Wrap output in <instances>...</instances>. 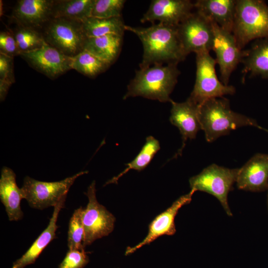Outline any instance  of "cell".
Returning <instances> with one entry per match:
<instances>
[{"instance_id":"6da1fadb","label":"cell","mask_w":268,"mask_h":268,"mask_svg":"<svg viewBox=\"0 0 268 268\" xmlns=\"http://www.w3.org/2000/svg\"><path fill=\"white\" fill-rule=\"evenodd\" d=\"M125 30L134 33L142 44L143 54L140 68L155 64H178L187 57L177 26L158 23L145 28L126 25Z\"/></svg>"},{"instance_id":"7a4b0ae2","label":"cell","mask_w":268,"mask_h":268,"mask_svg":"<svg viewBox=\"0 0 268 268\" xmlns=\"http://www.w3.org/2000/svg\"><path fill=\"white\" fill-rule=\"evenodd\" d=\"M177 65L155 64L136 70L123 99L141 96L161 102H170V95L180 74Z\"/></svg>"},{"instance_id":"3957f363","label":"cell","mask_w":268,"mask_h":268,"mask_svg":"<svg viewBox=\"0 0 268 268\" xmlns=\"http://www.w3.org/2000/svg\"><path fill=\"white\" fill-rule=\"evenodd\" d=\"M200 120L209 142L241 127L261 128L254 119L233 111L229 100L223 97L207 100L200 105Z\"/></svg>"},{"instance_id":"277c9868","label":"cell","mask_w":268,"mask_h":268,"mask_svg":"<svg viewBox=\"0 0 268 268\" xmlns=\"http://www.w3.org/2000/svg\"><path fill=\"white\" fill-rule=\"evenodd\" d=\"M232 33L241 50L252 40L268 37V5L261 0H236Z\"/></svg>"},{"instance_id":"5b68a950","label":"cell","mask_w":268,"mask_h":268,"mask_svg":"<svg viewBox=\"0 0 268 268\" xmlns=\"http://www.w3.org/2000/svg\"><path fill=\"white\" fill-rule=\"evenodd\" d=\"M196 55V81L189 98L201 105L210 99L234 94L235 88L233 86L225 85L218 79L215 69L216 62L209 52H200Z\"/></svg>"},{"instance_id":"8992f818","label":"cell","mask_w":268,"mask_h":268,"mask_svg":"<svg viewBox=\"0 0 268 268\" xmlns=\"http://www.w3.org/2000/svg\"><path fill=\"white\" fill-rule=\"evenodd\" d=\"M88 172L82 171L61 181L51 182L40 181L26 176L21 188L23 199L34 208L42 210L49 206L54 207L67 197L75 180Z\"/></svg>"},{"instance_id":"52a82bcc","label":"cell","mask_w":268,"mask_h":268,"mask_svg":"<svg viewBox=\"0 0 268 268\" xmlns=\"http://www.w3.org/2000/svg\"><path fill=\"white\" fill-rule=\"evenodd\" d=\"M238 169H229L211 164L189 180L191 190L206 192L216 198L229 216L232 213L229 207L227 196L236 182Z\"/></svg>"},{"instance_id":"ba28073f","label":"cell","mask_w":268,"mask_h":268,"mask_svg":"<svg viewBox=\"0 0 268 268\" xmlns=\"http://www.w3.org/2000/svg\"><path fill=\"white\" fill-rule=\"evenodd\" d=\"M43 35L48 44L70 57L83 50L86 38L82 22L64 17L52 18Z\"/></svg>"},{"instance_id":"9c48e42d","label":"cell","mask_w":268,"mask_h":268,"mask_svg":"<svg viewBox=\"0 0 268 268\" xmlns=\"http://www.w3.org/2000/svg\"><path fill=\"white\" fill-rule=\"evenodd\" d=\"M85 195L88 202L82 215L84 230V248L111 233L116 220L115 216L97 201L95 181L89 185Z\"/></svg>"},{"instance_id":"30bf717a","label":"cell","mask_w":268,"mask_h":268,"mask_svg":"<svg viewBox=\"0 0 268 268\" xmlns=\"http://www.w3.org/2000/svg\"><path fill=\"white\" fill-rule=\"evenodd\" d=\"M180 41L185 55L212 50V23L197 11L192 12L177 26Z\"/></svg>"},{"instance_id":"8fae6325","label":"cell","mask_w":268,"mask_h":268,"mask_svg":"<svg viewBox=\"0 0 268 268\" xmlns=\"http://www.w3.org/2000/svg\"><path fill=\"white\" fill-rule=\"evenodd\" d=\"M213 40L212 50L216 55L215 61L219 67L220 80L228 85L231 73L245 56L233 33L212 23Z\"/></svg>"},{"instance_id":"7c38bea8","label":"cell","mask_w":268,"mask_h":268,"mask_svg":"<svg viewBox=\"0 0 268 268\" xmlns=\"http://www.w3.org/2000/svg\"><path fill=\"white\" fill-rule=\"evenodd\" d=\"M20 55L33 68L49 78L58 77L72 69V57L65 55L46 41L40 48Z\"/></svg>"},{"instance_id":"4fadbf2b","label":"cell","mask_w":268,"mask_h":268,"mask_svg":"<svg viewBox=\"0 0 268 268\" xmlns=\"http://www.w3.org/2000/svg\"><path fill=\"white\" fill-rule=\"evenodd\" d=\"M194 2L190 0H152L140 21L154 24L155 21L177 26L192 12Z\"/></svg>"},{"instance_id":"5bb4252c","label":"cell","mask_w":268,"mask_h":268,"mask_svg":"<svg viewBox=\"0 0 268 268\" xmlns=\"http://www.w3.org/2000/svg\"><path fill=\"white\" fill-rule=\"evenodd\" d=\"M195 192L193 190L175 201L165 211L158 215L149 225L148 232L145 238L134 247H128L125 255L134 252L144 245L149 244L163 235H173L176 232L175 218L179 210L184 205L189 203Z\"/></svg>"},{"instance_id":"9a60e30c","label":"cell","mask_w":268,"mask_h":268,"mask_svg":"<svg viewBox=\"0 0 268 268\" xmlns=\"http://www.w3.org/2000/svg\"><path fill=\"white\" fill-rule=\"evenodd\" d=\"M170 123L177 127L182 135L183 144L178 154H181L188 139H192L196 137L198 132L201 130L200 120V105L189 98L185 102H176L172 100Z\"/></svg>"},{"instance_id":"2e32d148","label":"cell","mask_w":268,"mask_h":268,"mask_svg":"<svg viewBox=\"0 0 268 268\" xmlns=\"http://www.w3.org/2000/svg\"><path fill=\"white\" fill-rule=\"evenodd\" d=\"M236 183L238 189L245 191L268 190V154L257 153L239 168Z\"/></svg>"},{"instance_id":"e0dca14e","label":"cell","mask_w":268,"mask_h":268,"mask_svg":"<svg viewBox=\"0 0 268 268\" xmlns=\"http://www.w3.org/2000/svg\"><path fill=\"white\" fill-rule=\"evenodd\" d=\"M54 0H20L13 10V18L21 26L34 28L52 18Z\"/></svg>"},{"instance_id":"ac0fdd59","label":"cell","mask_w":268,"mask_h":268,"mask_svg":"<svg viewBox=\"0 0 268 268\" xmlns=\"http://www.w3.org/2000/svg\"><path fill=\"white\" fill-rule=\"evenodd\" d=\"M236 0H198L194 8L209 21L232 32Z\"/></svg>"},{"instance_id":"d6986e66","label":"cell","mask_w":268,"mask_h":268,"mask_svg":"<svg viewBox=\"0 0 268 268\" xmlns=\"http://www.w3.org/2000/svg\"><path fill=\"white\" fill-rule=\"evenodd\" d=\"M0 199L5 207L9 221H17L23 217L20 202L23 199L21 188L16 182V175L9 168L3 167L0 179Z\"/></svg>"},{"instance_id":"ffe728a7","label":"cell","mask_w":268,"mask_h":268,"mask_svg":"<svg viewBox=\"0 0 268 268\" xmlns=\"http://www.w3.org/2000/svg\"><path fill=\"white\" fill-rule=\"evenodd\" d=\"M66 198L54 206V211L47 228L33 242L28 250L12 265V268H24L35 263L40 254L48 244L56 238L58 228L57 221L61 210L64 207Z\"/></svg>"},{"instance_id":"44dd1931","label":"cell","mask_w":268,"mask_h":268,"mask_svg":"<svg viewBox=\"0 0 268 268\" xmlns=\"http://www.w3.org/2000/svg\"><path fill=\"white\" fill-rule=\"evenodd\" d=\"M244 51L241 61L243 73L268 79V37L256 40L250 49Z\"/></svg>"},{"instance_id":"7402d4cb","label":"cell","mask_w":268,"mask_h":268,"mask_svg":"<svg viewBox=\"0 0 268 268\" xmlns=\"http://www.w3.org/2000/svg\"><path fill=\"white\" fill-rule=\"evenodd\" d=\"M122 39L123 36L113 34L86 37L83 50L111 65L118 57Z\"/></svg>"},{"instance_id":"603a6c76","label":"cell","mask_w":268,"mask_h":268,"mask_svg":"<svg viewBox=\"0 0 268 268\" xmlns=\"http://www.w3.org/2000/svg\"><path fill=\"white\" fill-rule=\"evenodd\" d=\"M95 0H62L54 2L52 18L64 17L83 21L91 16Z\"/></svg>"},{"instance_id":"cb8c5ba5","label":"cell","mask_w":268,"mask_h":268,"mask_svg":"<svg viewBox=\"0 0 268 268\" xmlns=\"http://www.w3.org/2000/svg\"><path fill=\"white\" fill-rule=\"evenodd\" d=\"M86 37H99L108 34L123 36L125 26L122 17L100 18L91 16L82 22Z\"/></svg>"},{"instance_id":"d4e9b609","label":"cell","mask_w":268,"mask_h":268,"mask_svg":"<svg viewBox=\"0 0 268 268\" xmlns=\"http://www.w3.org/2000/svg\"><path fill=\"white\" fill-rule=\"evenodd\" d=\"M160 148L159 141L152 136L146 138V141L140 152L131 162L126 164L127 168L118 175L108 181L105 185L117 183L118 180L130 170L138 171L144 170L150 163Z\"/></svg>"},{"instance_id":"484cf974","label":"cell","mask_w":268,"mask_h":268,"mask_svg":"<svg viewBox=\"0 0 268 268\" xmlns=\"http://www.w3.org/2000/svg\"><path fill=\"white\" fill-rule=\"evenodd\" d=\"M110 66L85 50L72 57L71 68L89 77L95 76Z\"/></svg>"},{"instance_id":"4316f807","label":"cell","mask_w":268,"mask_h":268,"mask_svg":"<svg viewBox=\"0 0 268 268\" xmlns=\"http://www.w3.org/2000/svg\"><path fill=\"white\" fill-rule=\"evenodd\" d=\"M20 54L40 48L45 42L43 35L34 28L21 26L14 34Z\"/></svg>"},{"instance_id":"83f0119b","label":"cell","mask_w":268,"mask_h":268,"mask_svg":"<svg viewBox=\"0 0 268 268\" xmlns=\"http://www.w3.org/2000/svg\"><path fill=\"white\" fill-rule=\"evenodd\" d=\"M83 208L75 209L71 217L68 226L67 246L69 250L84 251V230L82 222Z\"/></svg>"},{"instance_id":"f1b7e54d","label":"cell","mask_w":268,"mask_h":268,"mask_svg":"<svg viewBox=\"0 0 268 268\" xmlns=\"http://www.w3.org/2000/svg\"><path fill=\"white\" fill-rule=\"evenodd\" d=\"M125 0H95L91 16L109 18L121 16Z\"/></svg>"},{"instance_id":"f546056e","label":"cell","mask_w":268,"mask_h":268,"mask_svg":"<svg viewBox=\"0 0 268 268\" xmlns=\"http://www.w3.org/2000/svg\"><path fill=\"white\" fill-rule=\"evenodd\" d=\"M88 262L84 250H69L58 268H83Z\"/></svg>"},{"instance_id":"4dcf8cb0","label":"cell","mask_w":268,"mask_h":268,"mask_svg":"<svg viewBox=\"0 0 268 268\" xmlns=\"http://www.w3.org/2000/svg\"><path fill=\"white\" fill-rule=\"evenodd\" d=\"M0 53L10 57L20 55L14 34L8 31H2L0 33Z\"/></svg>"},{"instance_id":"1f68e13d","label":"cell","mask_w":268,"mask_h":268,"mask_svg":"<svg viewBox=\"0 0 268 268\" xmlns=\"http://www.w3.org/2000/svg\"><path fill=\"white\" fill-rule=\"evenodd\" d=\"M0 80L14 82L13 58L0 53Z\"/></svg>"},{"instance_id":"d6a6232c","label":"cell","mask_w":268,"mask_h":268,"mask_svg":"<svg viewBox=\"0 0 268 268\" xmlns=\"http://www.w3.org/2000/svg\"><path fill=\"white\" fill-rule=\"evenodd\" d=\"M11 84V83L8 81L0 80V98L1 101L4 99Z\"/></svg>"},{"instance_id":"836d02e7","label":"cell","mask_w":268,"mask_h":268,"mask_svg":"<svg viewBox=\"0 0 268 268\" xmlns=\"http://www.w3.org/2000/svg\"><path fill=\"white\" fill-rule=\"evenodd\" d=\"M260 129L263 130L265 131L266 132H267V133H268V130H267V129H264V128H263L262 127H261Z\"/></svg>"},{"instance_id":"e575fe53","label":"cell","mask_w":268,"mask_h":268,"mask_svg":"<svg viewBox=\"0 0 268 268\" xmlns=\"http://www.w3.org/2000/svg\"></svg>"}]
</instances>
